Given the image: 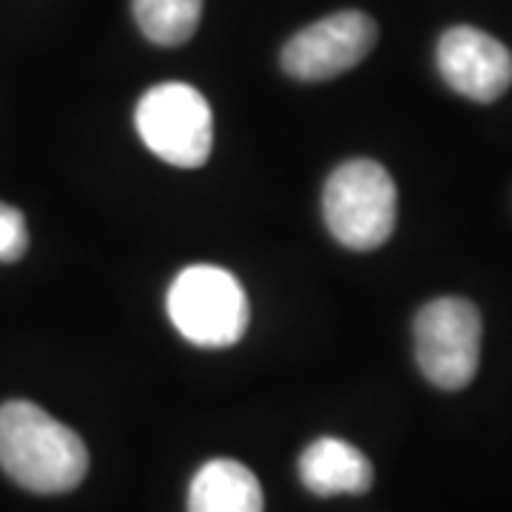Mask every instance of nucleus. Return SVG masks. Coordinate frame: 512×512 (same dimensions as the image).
Instances as JSON below:
<instances>
[{"mask_svg":"<svg viewBox=\"0 0 512 512\" xmlns=\"http://www.w3.org/2000/svg\"><path fill=\"white\" fill-rule=\"evenodd\" d=\"M0 467L23 490L57 495L89 473L83 439L32 402L0 404Z\"/></svg>","mask_w":512,"mask_h":512,"instance_id":"nucleus-1","label":"nucleus"},{"mask_svg":"<svg viewBox=\"0 0 512 512\" xmlns=\"http://www.w3.org/2000/svg\"><path fill=\"white\" fill-rule=\"evenodd\" d=\"M396 183L376 160L342 163L322 194L330 234L350 251H373L396 228Z\"/></svg>","mask_w":512,"mask_h":512,"instance_id":"nucleus-2","label":"nucleus"},{"mask_svg":"<svg viewBox=\"0 0 512 512\" xmlns=\"http://www.w3.org/2000/svg\"><path fill=\"white\" fill-rule=\"evenodd\" d=\"M168 316L197 348H231L248 330L251 308L237 282L217 265H191L168 288Z\"/></svg>","mask_w":512,"mask_h":512,"instance_id":"nucleus-3","label":"nucleus"},{"mask_svg":"<svg viewBox=\"0 0 512 512\" xmlns=\"http://www.w3.org/2000/svg\"><path fill=\"white\" fill-rule=\"evenodd\" d=\"M134 126L151 154L177 168H200L214 146L211 106L188 83H160L148 89L137 103Z\"/></svg>","mask_w":512,"mask_h":512,"instance_id":"nucleus-4","label":"nucleus"},{"mask_svg":"<svg viewBox=\"0 0 512 512\" xmlns=\"http://www.w3.org/2000/svg\"><path fill=\"white\" fill-rule=\"evenodd\" d=\"M416 362L427 382L461 390L473 382L481 359V316L458 296L427 302L416 316Z\"/></svg>","mask_w":512,"mask_h":512,"instance_id":"nucleus-5","label":"nucleus"},{"mask_svg":"<svg viewBox=\"0 0 512 512\" xmlns=\"http://www.w3.org/2000/svg\"><path fill=\"white\" fill-rule=\"evenodd\" d=\"M376 20L365 12H336L296 32L282 49V69L296 80H330L359 66L376 46Z\"/></svg>","mask_w":512,"mask_h":512,"instance_id":"nucleus-6","label":"nucleus"},{"mask_svg":"<svg viewBox=\"0 0 512 512\" xmlns=\"http://www.w3.org/2000/svg\"><path fill=\"white\" fill-rule=\"evenodd\" d=\"M444 83L467 100L493 103L512 86L510 49L476 26L447 29L436 49Z\"/></svg>","mask_w":512,"mask_h":512,"instance_id":"nucleus-7","label":"nucleus"},{"mask_svg":"<svg viewBox=\"0 0 512 512\" xmlns=\"http://www.w3.org/2000/svg\"><path fill=\"white\" fill-rule=\"evenodd\" d=\"M299 478L316 495H362L373 487V464L342 439H316L299 458Z\"/></svg>","mask_w":512,"mask_h":512,"instance_id":"nucleus-8","label":"nucleus"},{"mask_svg":"<svg viewBox=\"0 0 512 512\" xmlns=\"http://www.w3.org/2000/svg\"><path fill=\"white\" fill-rule=\"evenodd\" d=\"M262 487L256 476L234 458L202 464L188 490V512H262Z\"/></svg>","mask_w":512,"mask_h":512,"instance_id":"nucleus-9","label":"nucleus"},{"mask_svg":"<svg viewBox=\"0 0 512 512\" xmlns=\"http://www.w3.org/2000/svg\"><path fill=\"white\" fill-rule=\"evenodd\" d=\"M202 18V0H134L140 32L157 46L188 43Z\"/></svg>","mask_w":512,"mask_h":512,"instance_id":"nucleus-10","label":"nucleus"},{"mask_svg":"<svg viewBox=\"0 0 512 512\" xmlns=\"http://www.w3.org/2000/svg\"><path fill=\"white\" fill-rule=\"evenodd\" d=\"M29 248L26 220L18 208L0 202V262H18Z\"/></svg>","mask_w":512,"mask_h":512,"instance_id":"nucleus-11","label":"nucleus"}]
</instances>
